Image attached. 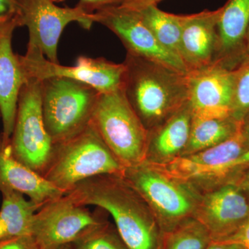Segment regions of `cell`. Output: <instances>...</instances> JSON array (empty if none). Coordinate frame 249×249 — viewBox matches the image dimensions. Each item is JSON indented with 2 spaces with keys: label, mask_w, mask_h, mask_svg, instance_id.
I'll use <instances>...</instances> for the list:
<instances>
[{
  "label": "cell",
  "mask_w": 249,
  "mask_h": 249,
  "mask_svg": "<svg viewBox=\"0 0 249 249\" xmlns=\"http://www.w3.org/2000/svg\"><path fill=\"white\" fill-rule=\"evenodd\" d=\"M66 195L78 204L94 206L110 214L129 249H161L163 232L158 221L123 173L88 178Z\"/></svg>",
  "instance_id": "1"
},
{
  "label": "cell",
  "mask_w": 249,
  "mask_h": 249,
  "mask_svg": "<svg viewBox=\"0 0 249 249\" xmlns=\"http://www.w3.org/2000/svg\"><path fill=\"white\" fill-rule=\"evenodd\" d=\"M123 64L121 89L147 131L188 102V73L127 53Z\"/></svg>",
  "instance_id": "2"
},
{
  "label": "cell",
  "mask_w": 249,
  "mask_h": 249,
  "mask_svg": "<svg viewBox=\"0 0 249 249\" xmlns=\"http://www.w3.org/2000/svg\"><path fill=\"white\" fill-rule=\"evenodd\" d=\"M124 169L90 122L76 135L53 144L42 176L66 194L84 180L98 175L122 174Z\"/></svg>",
  "instance_id": "3"
},
{
  "label": "cell",
  "mask_w": 249,
  "mask_h": 249,
  "mask_svg": "<svg viewBox=\"0 0 249 249\" xmlns=\"http://www.w3.org/2000/svg\"><path fill=\"white\" fill-rule=\"evenodd\" d=\"M123 175L149 205L163 234L193 217L202 195L191 183L145 160L124 168Z\"/></svg>",
  "instance_id": "4"
},
{
  "label": "cell",
  "mask_w": 249,
  "mask_h": 249,
  "mask_svg": "<svg viewBox=\"0 0 249 249\" xmlns=\"http://www.w3.org/2000/svg\"><path fill=\"white\" fill-rule=\"evenodd\" d=\"M91 124L124 168L145 161L148 132L121 89L99 93Z\"/></svg>",
  "instance_id": "5"
},
{
  "label": "cell",
  "mask_w": 249,
  "mask_h": 249,
  "mask_svg": "<svg viewBox=\"0 0 249 249\" xmlns=\"http://www.w3.org/2000/svg\"><path fill=\"white\" fill-rule=\"evenodd\" d=\"M99 93L89 85L69 78L41 80L42 117L53 144L71 138L90 124Z\"/></svg>",
  "instance_id": "6"
},
{
  "label": "cell",
  "mask_w": 249,
  "mask_h": 249,
  "mask_svg": "<svg viewBox=\"0 0 249 249\" xmlns=\"http://www.w3.org/2000/svg\"><path fill=\"white\" fill-rule=\"evenodd\" d=\"M11 145L16 160L36 173L43 174L53 142L42 117L40 80L28 78L20 90Z\"/></svg>",
  "instance_id": "7"
},
{
  "label": "cell",
  "mask_w": 249,
  "mask_h": 249,
  "mask_svg": "<svg viewBox=\"0 0 249 249\" xmlns=\"http://www.w3.org/2000/svg\"><path fill=\"white\" fill-rule=\"evenodd\" d=\"M91 211L65 194L45 203L34 217L31 235L39 249H58L71 245L88 229L106 220L107 213Z\"/></svg>",
  "instance_id": "8"
},
{
  "label": "cell",
  "mask_w": 249,
  "mask_h": 249,
  "mask_svg": "<svg viewBox=\"0 0 249 249\" xmlns=\"http://www.w3.org/2000/svg\"><path fill=\"white\" fill-rule=\"evenodd\" d=\"M19 59L26 80L69 78L89 85L100 93L112 92L122 86L124 64L104 58L82 55L77 58L74 66H64L49 60L36 46L28 45L27 52L19 55Z\"/></svg>",
  "instance_id": "9"
},
{
  "label": "cell",
  "mask_w": 249,
  "mask_h": 249,
  "mask_svg": "<svg viewBox=\"0 0 249 249\" xmlns=\"http://www.w3.org/2000/svg\"><path fill=\"white\" fill-rule=\"evenodd\" d=\"M20 27L28 28V45H34L50 61L59 63L58 45L65 28L70 23H79L89 29L94 23V13L88 14L76 5L60 7L52 0H24L20 15Z\"/></svg>",
  "instance_id": "10"
},
{
  "label": "cell",
  "mask_w": 249,
  "mask_h": 249,
  "mask_svg": "<svg viewBox=\"0 0 249 249\" xmlns=\"http://www.w3.org/2000/svg\"><path fill=\"white\" fill-rule=\"evenodd\" d=\"M247 150L241 129L235 137L216 146L178 157L168 164L155 165L203 193L224 183L231 175V165Z\"/></svg>",
  "instance_id": "11"
},
{
  "label": "cell",
  "mask_w": 249,
  "mask_h": 249,
  "mask_svg": "<svg viewBox=\"0 0 249 249\" xmlns=\"http://www.w3.org/2000/svg\"><path fill=\"white\" fill-rule=\"evenodd\" d=\"M95 22L112 31L127 53L150 59L188 73L181 59L162 47L137 11L121 5L109 6L94 13Z\"/></svg>",
  "instance_id": "12"
},
{
  "label": "cell",
  "mask_w": 249,
  "mask_h": 249,
  "mask_svg": "<svg viewBox=\"0 0 249 249\" xmlns=\"http://www.w3.org/2000/svg\"><path fill=\"white\" fill-rule=\"evenodd\" d=\"M193 217L209 231L212 241L231 235L249 218L247 196L234 181L203 192Z\"/></svg>",
  "instance_id": "13"
},
{
  "label": "cell",
  "mask_w": 249,
  "mask_h": 249,
  "mask_svg": "<svg viewBox=\"0 0 249 249\" xmlns=\"http://www.w3.org/2000/svg\"><path fill=\"white\" fill-rule=\"evenodd\" d=\"M235 70L212 64L188 73V103L193 116L222 118L231 116Z\"/></svg>",
  "instance_id": "14"
},
{
  "label": "cell",
  "mask_w": 249,
  "mask_h": 249,
  "mask_svg": "<svg viewBox=\"0 0 249 249\" xmlns=\"http://www.w3.org/2000/svg\"><path fill=\"white\" fill-rule=\"evenodd\" d=\"M20 27L16 19L0 22V112L2 119L1 135L10 140L14 131L18 98L26 81L19 55L12 48L15 29Z\"/></svg>",
  "instance_id": "15"
},
{
  "label": "cell",
  "mask_w": 249,
  "mask_h": 249,
  "mask_svg": "<svg viewBox=\"0 0 249 249\" xmlns=\"http://www.w3.org/2000/svg\"><path fill=\"white\" fill-rule=\"evenodd\" d=\"M221 8L214 11L184 15L180 58L188 73L209 67L213 62L217 44V26Z\"/></svg>",
  "instance_id": "16"
},
{
  "label": "cell",
  "mask_w": 249,
  "mask_h": 249,
  "mask_svg": "<svg viewBox=\"0 0 249 249\" xmlns=\"http://www.w3.org/2000/svg\"><path fill=\"white\" fill-rule=\"evenodd\" d=\"M249 26V0H228L221 7L218 19L213 64L235 70L245 61Z\"/></svg>",
  "instance_id": "17"
},
{
  "label": "cell",
  "mask_w": 249,
  "mask_h": 249,
  "mask_svg": "<svg viewBox=\"0 0 249 249\" xmlns=\"http://www.w3.org/2000/svg\"><path fill=\"white\" fill-rule=\"evenodd\" d=\"M8 189L27 196L38 206L65 195L45 178L15 158L11 139L0 134V191Z\"/></svg>",
  "instance_id": "18"
},
{
  "label": "cell",
  "mask_w": 249,
  "mask_h": 249,
  "mask_svg": "<svg viewBox=\"0 0 249 249\" xmlns=\"http://www.w3.org/2000/svg\"><path fill=\"white\" fill-rule=\"evenodd\" d=\"M193 116L188 102L164 122L147 131L145 161L162 165L181 157L189 140Z\"/></svg>",
  "instance_id": "19"
},
{
  "label": "cell",
  "mask_w": 249,
  "mask_h": 249,
  "mask_svg": "<svg viewBox=\"0 0 249 249\" xmlns=\"http://www.w3.org/2000/svg\"><path fill=\"white\" fill-rule=\"evenodd\" d=\"M2 203L0 209V240L31 235L34 217L41 206L19 192L0 191Z\"/></svg>",
  "instance_id": "20"
},
{
  "label": "cell",
  "mask_w": 249,
  "mask_h": 249,
  "mask_svg": "<svg viewBox=\"0 0 249 249\" xmlns=\"http://www.w3.org/2000/svg\"><path fill=\"white\" fill-rule=\"evenodd\" d=\"M242 125V123L231 116L222 118L193 116L189 140L181 157L227 142L240 132Z\"/></svg>",
  "instance_id": "21"
},
{
  "label": "cell",
  "mask_w": 249,
  "mask_h": 249,
  "mask_svg": "<svg viewBox=\"0 0 249 249\" xmlns=\"http://www.w3.org/2000/svg\"><path fill=\"white\" fill-rule=\"evenodd\" d=\"M136 11L162 47L180 58V40L184 15L165 12L159 9L157 5H150Z\"/></svg>",
  "instance_id": "22"
},
{
  "label": "cell",
  "mask_w": 249,
  "mask_h": 249,
  "mask_svg": "<svg viewBox=\"0 0 249 249\" xmlns=\"http://www.w3.org/2000/svg\"><path fill=\"white\" fill-rule=\"evenodd\" d=\"M212 242L209 231L193 217L163 234L161 249H206Z\"/></svg>",
  "instance_id": "23"
},
{
  "label": "cell",
  "mask_w": 249,
  "mask_h": 249,
  "mask_svg": "<svg viewBox=\"0 0 249 249\" xmlns=\"http://www.w3.org/2000/svg\"><path fill=\"white\" fill-rule=\"evenodd\" d=\"M71 245L73 249H129L107 219L88 229Z\"/></svg>",
  "instance_id": "24"
},
{
  "label": "cell",
  "mask_w": 249,
  "mask_h": 249,
  "mask_svg": "<svg viewBox=\"0 0 249 249\" xmlns=\"http://www.w3.org/2000/svg\"><path fill=\"white\" fill-rule=\"evenodd\" d=\"M249 113V58L236 69L231 116L242 123Z\"/></svg>",
  "instance_id": "25"
},
{
  "label": "cell",
  "mask_w": 249,
  "mask_h": 249,
  "mask_svg": "<svg viewBox=\"0 0 249 249\" xmlns=\"http://www.w3.org/2000/svg\"><path fill=\"white\" fill-rule=\"evenodd\" d=\"M23 1L24 0H0V22L16 19L20 26L19 15Z\"/></svg>",
  "instance_id": "26"
},
{
  "label": "cell",
  "mask_w": 249,
  "mask_h": 249,
  "mask_svg": "<svg viewBox=\"0 0 249 249\" xmlns=\"http://www.w3.org/2000/svg\"><path fill=\"white\" fill-rule=\"evenodd\" d=\"M0 249H39L31 235L18 236L0 240Z\"/></svg>",
  "instance_id": "27"
},
{
  "label": "cell",
  "mask_w": 249,
  "mask_h": 249,
  "mask_svg": "<svg viewBox=\"0 0 249 249\" xmlns=\"http://www.w3.org/2000/svg\"><path fill=\"white\" fill-rule=\"evenodd\" d=\"M127 0H79L77 4L88 14H93L109 6H119Z\"/></svg>",
  "instance_id": "28"
},
{
  "label": "cell",
  "mask_w": 249,
  "mask_h": 249,
  "mask_svg": "<svg viewBox=\"0 0 249 249\" xmlns=\"http://www.w3.org/2000/svg\"><path fill=\"white\" fill-rule=\"evenodd\" d=\"M219 242L238 244L245 249H249V218L231 235Z\"/></svg>",
  "instance_id": "29"
},
{
  "label": "cell",
  "mask_w": 249,
  "mask_h": 249,
  "mask_svg": "<svg viewBox=\"0 0 249 249\" xmlns=\"http://www.w3.org/2000/svg\"><path fill=\"white\" fill-rule=\"evenodd\" d=\"M161 1L163 0H127L124 4H121V6L137 11L150 5H157Z\"/></svg>",
  "instance_id": "30"
},
{
  "label": "cell",
  "mask_w": 249,
  "mask_h": 249,
  "mask_svg": "<svg viewBox=\"0 0 249 249\" xmlns=\"http://www.w3.org/2000/svg\"><path fill=\"white\" fill-rule=\"evenodd\" d=\"M245 168H249V149L243 152L231 165V174Z\"/></svg>",
  "instance_id": "31"
},
{
  "label": "cell",
  "mask_w": 249,
  "mask_h": 249,
  "mask_svg": "<svg viewBox=\"0 0 249 249\" xmlns=\"http://www.w3.org/2000/svg\"><path fill=\"white\" fill-rule=\"evenodd\" d=\"M235 182L240 187L241 189L247 196L249 203V168L244 171V173L239 177Z\"/></svg>",
  "instance_id": "32"
},
{
  "label": "cell",
  "mask_w": 249,
  "mask_h": 249,
  "mask_svg": "<svg viewBox=\"0 0 249 249\" xmlns=\"http://www.w3.org/2000/svg\"><path fill=\"white\" fill-rule=\"evenodd\" d=\"M206 249H245L242 246L238 244L231 243V242H214L208 246Z\"/></svg>",
  "instance_id": "33"
},
{
  "label": "cell",
  "mask_w": 249,
  "mask_h": 249,
  "mask_svg": "<svg viewBox=\"0 0 249 249\" xmlns=\"http://www.w3.org/2000/svg\"><path fill=\"white\" fill-rule=\"evenodd\" d=\"M242 133L245 138L247 146L249 149V113L242 122Z\"/></svg>",
  "instance_id": "34"
},
{
  "label": "cell",
  "mask_w": 249,
  "mask_h": 249,
  "mask_svg": "<svg viewBox=\"0 0 249 249\" xmlns=\"http://www.w3.org/2000/svg\"><path fill=\"white\" fill-rule=\"evenodd\" d=\"M246 53H247V57L249 58V26L248 31H247V40H246Z\"/></svg>",
  "instance_id": "35"
},
{
  "label": "cell",
  "mask_w": 249,
  "mask_h": 249,
  "mask_svg": "<svg viewBox=\"0 0 249 249\" xmlns=\"http://www.w3.org/2000/svg\"><path fill=\"white\" fill-rule=\"evenodd\" d=\"M58 249H73V247H72L71 245H67L65 246H63L61 248Z\"/></svg>",
  "instance_id": "36"
},
{
  "label": "cell",
  "mask_w": 249,
  "mask_h": 249,
  "mask_svg": "<svg viewBox=\"0 0 249 249\" xmlns=\"http://www.w3.org/2000/svg\"><path fill=\"white\" fill-rule=\"evenodd\" d=\"M53 2H60V1H63L64 0H52Z\"/></svg>",
  "instance_id": "37"
},
{
  "label": "cell",
  "mask_w": 249,
  "mask_h": 249,
  "mask_svg": "<svg viewBox=\"0 0 249 249\" xmlns=\"http://www.w3.org/2000/svg\"><path fill=\"white\" fill-rule=\"evenodd\" d=\"M0 117H1V112H0Z\"/></svg>",
  "instance_id": "38"
}]
</instances>
